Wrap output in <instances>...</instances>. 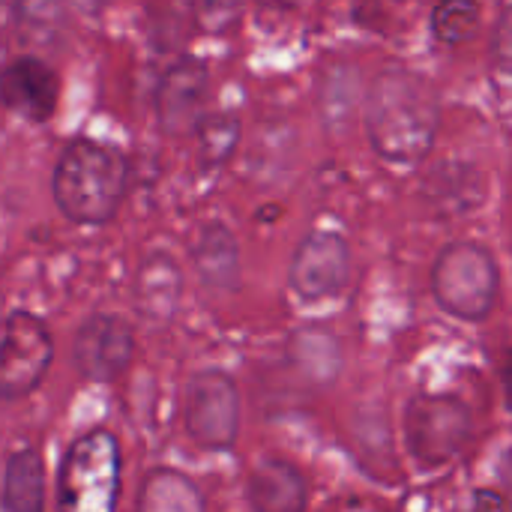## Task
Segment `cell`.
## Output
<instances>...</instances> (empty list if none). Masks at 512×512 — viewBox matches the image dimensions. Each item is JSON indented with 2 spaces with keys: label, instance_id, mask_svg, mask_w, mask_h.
Masks as SVG:
<instances>
[{
  "label": "cell",
  "instance_id": "obj_15",
  "mask_svg": "<svg viewBox=\"0 0 512 512\" xmlns=\"http://www.w3.org/2000/svg\"><path fill=\"white\" fill-rule=\"evenodd\" d=\"M180 294H183L180 267L162 252L147 255L135 276V303L141 315L150 318L153 324L171 321L180 306Z\"/></svg>",
  "mask_w": 512,
  "mask_h": 512
},
{
  "label": "cell",
  "instance_id": "obj_26",
  "mask_svg": "<svg viewBox=\"0 0 512 512\" xmlns=\"http://www.w3.org/2000/svg\"><path fill=\"white\" fill-rule=\"evenodd\" d=\"M498 474H501V486H504V492L510 495L512 501V447L504 453V459H501V468H498Z\"/></svg>",
  "mask_w": 512,
  "mask_h": 512
},
{
  "label": "cell",
  "instance_id": "obj_14",
  "mask_svg": "<svg viewBox=\"0 0 512 512\" xmlns=\"http://www.w3.org/2000/svg\"><path fill=\"white\" fill-rule=\"evenodd\" d=\"M249 507L264 512H297L309 504V483L288 459H261L246 483Z\"/></svg>",
  "mask_w": 512,
  "mask_h": 512
},
{
  "label": "cell",
  "instance_id": "obj_17",
  "mask_svg": "<svg viewBox=\"0 0 512 512\" xmlns=\"http://www.w3.org/2000/svg\"><path fill=\"white\" fill-rule=\"evenodd\" d=\"M135 507L141 512H201L207 507L198 483L174 468H153L144 474Z\"/></svg>",
  "mask_w": 512,
  "mask_h": 512
},
{
  "label": "cell",
  "instance_id": "obj_2",
  "mask_svg": "<svg viewBox=\"0 0 512 512\" xmlns=\"http://www.w3.org/2000/svg\"><path fill=\"white\" fill-rule=\"evenodd\" d=\"M126 192V156L93 138H75L63 147L51 195L60 213L75 225H105L117 216Z\"/></svg>",
  "mask_w": 512,
  "mask_h": 512
},
{
  "label": "cell",
  "instance_id": "obj_28",
  "mask_svg": "<svg viewBox=\"0 0 512 512\" xmlns=\"http://www.w3.org/2000/svg\"><path fill=\"white\" fill-rule=\"evenodd\" d=\"M105 3L108 0H69V6L78 9V12H84V15H99Z\"/></svg>",
  "mask_w": 512,
  "mask_h": 512
},
{
  "label": "cell",
  "instance_id": "obj_6",
  "mask_svg": "<svg viewBox=\"0 0 512 512\" xmlns=\"http://www.w3.org/2000/svg\"><path fill=\"white\" fill-rule=\"evenodd\" d=\"M183 426L201 450H234L240 435V387L225 369H201L189 378Z\"/></svg>",
  "mask_w": 512,
  "mask_h": 512
},
{
  "label": "cell",
  "instance_id": "obj_1",
  "mask_svg": "<svg viewBox=\"0 0 512 512\" xmlns=\"http://www.w3.org/2000/svg\"><path fill=\"white\" fill-rule=\"evenodd\" d=\"M441 102L411 69H384L366 93V132L375 153L393 165L423 162L438 138Z\"/></svg>",
  "mask_w": 512,
  "mask_h": 512
},
{
  "label": "cell",
  "instance_id": "obj_4",
  "mask_svg": "<svg viewBox=\"0 0 512 512\" xmlns=\"http://www.w3.org/2000/svg\"><path fill=\"white\" fill-rule=\"evenodd\" d=\"M120 495V447L108 429L72 441L57 468V507L66 512H111Z\"/></svg>",
  "mask_w": 512,
  "mask_h": 512
},
{
  "label": "cell",
  "instance_id": "obj_12",
  "mask_svg": "<svg viewBox=\"0 0 512 512\" xmlns=\"http://www.w3.org/2000/svg\"><path fill=\"white\" fill-rule=\"evenodd\" d=\"M423 198L444 219L468 216L486 201V177L474 162L441 159L423 180Z\"/></svg>",
  "mask_w": 512,
  "mask_h": 512
},
{
  "label": "cell",
  "instance_id": "obj_22",
  "mask_svg": "<svg viewBox=\"0 0 512 512\" xmlns=\"http://www.w3.org/2000/svg\"><path fill=\"white\" fill-rule=\"evenodd\" d=\"M246 0H192V24L207 36H225L231 33L243 18Z\"/></svg>",
  "mask_w": 512,
  "mask_h": 512
},
{
  "label": "cell",
  "instance_id": "obj_10",
  "mask_svg": "<svg viewBox=\"0 0 512 512\" xmlns=\"http://www.w3.org/2000/svg\"><path fill=\"white\" fill-rule=\"evenodd\" d=\"M210 87V69L204 60L180 54L162 75L156 87V117L162 132L168 135H186L195 132L201 114V105L207 99Z\"/></svg>",
  "mask_w": 512,
  "mask_h": 512
},
{
  "label": "cell",
  "instance_id": "obj_23",
  "mask_svg": "<svg viewBox=\"0 0 512 512\" xmlns=\"http://www.w3.org/2000/svg\"><path fill=\"white\" fill-rule=\"evenodd\" d=\"M177 6L174 0H162V6L150 3L147 9V30H150V39L159 45V48H174L186 39L183 27L177 24Z\"/></svg>",
  "mask_w": 512,
  "mask_h": 512
},
{
  "label": "cell",
  "instance_id": "obj_18",
  "mask_svg": "<svg viewBox=\"0 0 512 512\" xmlns=\"http://www.w3.org/2000/svg\"><path fill=\"white\" fill-rule=\"evenodd\" d=\"M45 507V468L39 453L15 450L6 456L3 465V492L0 510L3 512H39Z\"/></svg>",
  "mask_w": 512,
  "mask_h": 512
},
{
  "label": "cell",
  "instance_id": "obj_25",
  "mask_svg": "<svg viewBox=\"0 0 512 512\" xmlns=\"http://www.w3.org/2000/svg\"><path fill=\"white\" fill-rule=\"evenodd\" d=\"M309 0H261V9L267 12H279V15H288V12H300Z\"/></svg>",
  "mask_w": 512,
  "mask_h": 512
},
{
  "label": "cell",
  "instance_id": "obj_27",
  "mask_svg": "<svg viewBox=\"0 0 512 512\" xmlns=\"http://www.w3.org/2000/svg\"><path fill=\"white\" fill-rule=\"evenodd\" d=\"M501 384H504V402L512 411V348L510 354H507V360H504V369H501Z\"/></svg>",
  "mask_w": 512,
  "mask_h": 512
},
{
  "label": "cell",
  "instance_id": "obj_5",
  "mask_svg": "<svg viewBox=\"0 0 512 512\" xmlns=\"http://www.w3.org/2000/svg\"><path fill=\"white\" fill-rule=\"evenodd\" d=\"M405 444L420 471L450 465L474 438V411L456 393H417L405 405Z\"/></svg>",
  "mask_w": 512,
  "mask_h": 512
},
{
  "label": "cell",
  "instance_id": "obj_21",
  "mask_svg": "<svg viewBox=\"0 0 512 512\" xmlns=\"http://www.w3.org/2000/svg\"><path fill=\"white\" fill-rule=\"evenodd\" d=\"M429 27L444 45H462L474 39L480 27V0H438Z\"/></svg>",
  "mask_w": 512,
  "mask_h": 512
},
{
  "label": "cell",
  "instance_id": "obj_20",
  "mask_svg": "<svg viewBox=\"0 0 512 512\" xmlns=\"http://www.w3.org/2000/svg\"><path fill=\"white\" fill-rule=\"evenodd\" d=\"M240 144V120L231 111L204 114L195 126V150L201 168H222Z\"/></svg>",
  "mask_w": 512,
  "mask_h": 512
},
{
  "label": "cell",
  "instance_id": "obj_9",
  "mask_svg": "<svg viewBox=\"0 0 512 512\" xmlns=\"http://www.w3.org/2000/svg\"><path fill=\"white\" fill-rule=\"evenodd\" d=\"M135 354V333L129 321L111 312L90 315L72 339V363L81 378L96 384L117 381Z\"/></svg>",
  "mask_w": 512,
  "mask_h": 512
},
{
  "label": "cell",
  "instance_id": "obj_7",
  "mask_svg": "<svg viewBox=\"0 0 512 512\" xmlns=\"http://www.w3.org/2000/svg\"><path fill=\"white\" fill-rule=\"evenodd\" d=\"M54 360V339L45 321L33 312L15 309L3 321L0 339V393L6 402L30 396L48 375Z\"/></svg>",
  "mask_w": 512,
  "mask_h": 512
},
{
  "label": "cell",
  "instance_id": "obj_19",
  "mask_svg": "<svg viewBox=\"0 0 512 512\" xmlns=\"http://www.w3.org/2000/svg\"><path fill=\"white\" fill-rule=\"evenodd\" d=\"M69 0H15V27L18 36L30 45H54L66 27Z\"/></svg>",
  "mask_w": 512,
  "mask_h": 512
},
{
  "label": "cell",
  "instance_id": "obj_24",
  "mask_svg": "<svg viewBox=\"0 0 512 512\" xmlns=\"http://www.w3.org/2000/svg\"><path fill=\"white\" fill-rule=\"evenodd\" d=\"M495 60L507 75H512V3L504 9L495 30Z\"/></svg>",
  "mask_w": 512,
  "mask_h": 512
},
{
  "label": "cell",
  "instance_id": "obj_16",
  "mask_svg": "<svg viewBox=\"0 0 512 512\" xmlns=\"http://www.w3.org/2000/svg\"><path fill=\"white\" fill-rule=\"evenodd\" d=\"M288 360L309 384L327 387L342 372V345L327 327L306 324L288 336Z\"/></svg>",
  "mask_w": 512,
  "mask_h": 512
},
{
  "label": "cell",
  "instance_id": "obj_11",
  "mask_svg": "<svg viewBox=\"0 0 512 512\" xmlns=\"http://www.w3.org/2000/svg\"><path fill=\"white\" fill-rule=\"evenodd\" d=\"M0 90H3V102L9 111L33 123H45L54 114L60 81H57V72L42 57L21 54L3 69Z\"/></svg>",
  "mask_w": 512,
  "mask_h": 512
},
{
  "label": "cell",
  "instance_id": "obj_13",
  "mask_svg": "<svg viewBox=\"0 0 512 512\" xmlns=\"http://www.w3.org/2000/svg\"><path fill=\"white\" fill-rule=\"evenodd\" d=\"M192 267L198 282L213 294H234L240 288V246L225 222H204L192 240Z\"/></svg>",
  "mask_w": 512,
  "mask_h": 512
},
{
  "label": "cell",
  "instance_id": "obj_3",
  "mask_svg": "<svg viewBox=\"0 0 512 512\" xmlns=\"http://www.w3.org/2000/svg\"><path fill=\"white\" fill-rule=\"evenodd\" d=\"M432 294L438 306L468 324L486 321L501 297V270L495 255L474 243L459 240L441 249L432 264Z\"/></svg>",
  "mask_w": 512,
  "mask_h": 512
},
{
  "label": "cell",
  "instance_id": "obj_8",
  "mask_svg": "<svg viewBox=\"0 0 512 512\" xmlns=\"http://www.w3.org/2000/svg\"><path fill=\"white\" fill-rule=\"evenodd\" d=\"M351 273V249L348 240L336 231H312L306 234L288 264V285L306 303H321L336 297Z\"/></svg>",
  "mask_w": 512,
  "mask_h": 512
}]
</instances>
